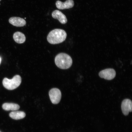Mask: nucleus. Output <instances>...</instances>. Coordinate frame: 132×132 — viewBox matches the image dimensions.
<instances>
[{
    "label": "nucleus",
    "instance_id": "nucleus-1",
    "mask_svg": "<svg viewBox=\"0 0 132 132\" xmlns=\"http://www.w3.org/2000/svg\"><path fill=\"white\" fill-rule=\"evenodd\" d=\"M67 34L65 31L60 29L53 30L49 32L47 40L50 43L57 44L64 42L67 38Z\"/></svg>",
    "mask_w": 132,
    "mask_h": 132
},
{
    "label": "nucleus",
    "instance_id": "nucleus-2",
    "mask_svg": "<svg viewBox=\"0 0 132 132\" xmlns=\"http://www.w3.org/2000/svg\"><path fill=\"white\" fill-rule=\"evenodd\" d=\"M55 62L56 65L59 68L67 69L71 66L72 61L71 57L68 54L61 53L56 56Z\"/></svg>",
    "mask_w": 132,
    "mask_h": 132
},
{
    "label": "nucleus",
    "instance_id": "nucleus-3",
    "mask_svg": "<svg viewBox=\"0 0 132 132\" xmlns=\"http://www.w3.org/2000/svg\"><path fill=\"white\" fill-rule=\"evenodd\" d=\"M21 78L20 76H15L12 79L5 78L3 81L4 86L8 90H13L17 88L20 85Z\"/></svg>",
    "mask_w": 132,
    "mask_h": 132
},
{
    "label": "nucleus",
    "instance_id": "nucleus-4",
    "mask_svg": "<svg viewBox=\"0 0 132 132\" xmlns=\"http://www.w3.org/2000/svg\"><path fill=\"white\" fill-rule=\"evenodd\" d=\"M50 98L52 103L54 104H57L60 102L62 97L60 90L57 88L51 89L49 92Z\"/></svg>",
    "mask_w": 132,
    "mask_h": 132
},
{
    "label": "nucleus",
    "instance_id": "nucleus-5",
    "mask_svg": "<svg viewBox=\"0 0 132 132\" xmlns=\"http://www.w3.org/2000/svg\"><path fill=\"white\" fill-rule=\"evenodd\" d=\"M99 75L101 78L106 80H111L115 78L116 75V72L114 69H107L100 71Z\"/></svg>",
    "mask_w": 132,
    "mask_h": 132
},
{
    "label": "nucleus",
    "instance_id": "nucleus-6",
    "mask_svg": "<svg viewBox=\"0 0 132 132\" xmlns=\"http://www.w3.org/2000/svg\"><path fill=\"white\" fill-rule=\"evenodd\" d=\"M121 110L123 114L128 115L132 110V103L131 100L126 99L124 100L121 104Z\"/></svg>",
    "mask_w": 132,
    "mask_h": 132
},
{
    "label": "nucleus",
    "instance_id": "nucleus-7",
    "mask_svg": "<svg viewBox=\"0 0 132 132\" xmlns=\"http://www.w3.org/2000/svg\"><path fill=\"white\" fill-rule=\"evenodd\" d=\"M74 4L73 0H67L65 2L58 1L56 3V7L60 10L70 9L73 7Z\"/></svg>",
    "mask_w": 132,
    "mask_h": 132
},
{
    "label": "nucleus",
    "instance_id": "nucleus-8",
    "mask_svg": "<svg viewBox=\"0 0 132 132\" xmlns=\"http://www.w3.org/2000/svg\"><path fill=\"white\" fill-rule=\"evenodd\" d=\"M52 16L54 19L58 20L59 22L62 24H65L67 22V17L65 15L57 10H56L53 12Z\"/></svg>",
    "mask_w": 132,
    "mask_h": 132
},
{
    "label": "nucleus",
    "instance_id": "nucleus-9",
    "mask_svg": "<svg viewBox=\"0 0 132 132\" xmlns=\"http://www.w3.org/2000/svg\"><path fill=\"white\" fill-rule=\"evenodd\" d=\"M9 22L13 26L19 27H23L26 24V22L24 19L17 17H12L10 18Z\"/></svg>",
    "mask_w": 132,
    "mask_h": 132
},
{
    "label": "nucleus",
    "instance_id": "nucleus-10",
    "mask_svg": "<svg viewBox=\"0 0 132 132\" xmlns=\"http://www.w3.org/2000/svg\"><path fill=\"white\" fill-rule=\"evenodd\" d=\"M13 38L16 43L18 44H22L26 41V38L24 34L22 32H17L13 35Z\"/></svg>",
    "mask_w": 132,
    "mask_h": 132
},
{
    "label": "nucleus",
    "instance_id": "nucleus-11",
    "mask_svg": "<svg viewBox=\"0 0 132 132\" xmlns=\"http://www.w3.org/2000/svg\"><path fill=\"white\" fill-rule=\"evenodd\" d=\"M2 108L3 109L6 111H16L19 110L20 106L17 104L13 103H5L2 105Z\"/></svg>",
    "mask_w": 132,
    "mask_h": 132
},
{
    "label": "nucleus",
    "instance_id": "nucleus-12",
    "mask_svg": "<svg viewBox=\"0 0 132 132\" xmlns=\"http://www.w3.org/2000/svg\"><path fill=\"white\" fill-rule=\"evenodd\" d=\"M9 116L13 119L19 120L24 118L26 116V114L23 111H14L11 112Z\"/></svg>",
    "mask_w": 132,
    "mask_h": 132
},
{
    "label": "nucleus",
    "instance_id": "nucleus-13",
    "mask_svg": "<svg viewBox=\"0 0 132 132\" xmlns=\"http://www.w3.org/2000/svg\"><path fill=\"white\" fill-rule=\"evenodd\" d=\"M1 61H2L1 58V57H0V65H1Z\"/></svg>",
    "mask_w": 132,
    "mask_h": 132
},
{
    "label": "nucleus",
    "instance_id": "nucleus-14",
    "mask_svg": "<svg viewBox=\"0 0 132 132\" xmlns=\"http://www.w3.org/2000/svg\"><path fill=\"white\" fill-rule=\"evenodd\" d=\"M1 1V0H0V1Z\"/></svg>",
    "mask_w": 132,
    "mask_h": 132
},
{
    "label": "nucleus",
    "instance_id": "nucleus-15",
    "mask_svg": "<svg viewBox=\"0 0 132 132\" xmlns=\"http://www.w3.org/2000/svg\"><path fill=\"white\" fill-rule=\"evenodd\" d=\"M0 132H1V131H0Z\"/></svg>",
    "mask_w": 132,
    "mask_h": 132
}]
</instances>
